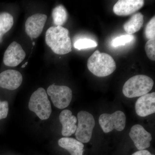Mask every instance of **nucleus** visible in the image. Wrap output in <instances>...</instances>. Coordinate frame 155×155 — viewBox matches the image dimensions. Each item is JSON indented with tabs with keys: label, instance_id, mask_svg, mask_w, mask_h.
Returning a JSON list of instances; mask_svg holds the SVG:
<instances>
[{
	"label": "nucleus",
	"instance_id": "nucleus-14",
	"mask_svg": "<svg viewBox=\"0 0 155 155\" xmlns=\"http://www.w3.org/2000/svg\"><path fill=\"white\" fill-rule=\"evenodd\" d=\"M59 120L62 125V134L64 137H69L75 133L77 126V119L72 115L71 111L65 110L62 111L59 116Z\"/></svg>",
	"mask_w": 155,
	"mask_h": 155
},
{
	"label": "nucleus",
	"instance_id": "nucleus-11",
	"mask_svg": "<svg viewBox=\"0 0 155 155\" xmlns=\"http://www.w3.org/2000/svg\"><path fill=\"white\" fill-rule=\"evenodd\" d=\"M136 113L140 117H146L155 112V93L140 97L135 103Z\"/></svg>",
	"mask_w": 155,
	"mask_h": 155
},
{
	"label": "nucleus",
	"instance_id": "nucleus-18",
	"mask_svg": "<svg viewBox=\"0 0 155 155\" xmlns=\"http://www.w3.org/2000/svg\"><path fill=\"white\" fill-rule=\"evenodd\" d=\"M52 16L53 22L56 26H62L68 19L67 10L62 5H59L53 9Z\"/></svg>",
	"mask_w": 155,
	"mask_h": 155
},
{
	"label": "nucleus",
	"instance_id": "nucleus-17",
	"mask_svg": "<svg viewBox=\"0 0 155 155\" xmlns=\"http://www.w3.org/2000/svg\"><path fill=\"white\" fill-rule=\"evenodd\" d=\"M14 23V18L11 14L6 12L0 13V43L3 35L11 29Z\"/></svg>",
	"mask_w": 155,
	"mask_h": 155
},
{
	"label": "nucleus",
	"instance_id": "nucleus-2",
	"mask_svg": "<svg viewBox=\"0 0 155 155\" xmlns=\"http://www.w3.org/2000/svg\"><path fill=\"white\" fill-rule=\"evenodd\" d=\"M87 68L92 74L99 77L111 75L116 69V64L112 56L97 50L87 60Z\"/></svg>",
	"mask_w": 155,
	"mask_h": 155
},
{
	"label": "nucleus",
	"instance_id": "nucleus-5",
	"mask_svg": "<svg viewBox=\"0 0 155 155\" xmlns=\"http://www.w3.org/2000/svg\"><path fill=\"white\" fill-rule=\"evenodd\" d=\"M78 125L75 131L76 140L82 143H88L91 139L95 125L94 117L86 111H81L77 114Z\"/></svg>",
	"mask_w": 155,
	"mask_h": 155
},
{
	"label": "nucleus",
	"instance_id": "nucleus-22",
	"mask_svg": "<svg viewBox=\"0 0 155 155\" xmlns=\"http://www.w3.org/2000/svg\"><path fill=\"white\" fill-rule=\"evenodd\" d=\"M145 49L147 55L150 60H155V38L149 40L146 43Z\"/></svg>",
	"mask_w": 155,
	"mask_h": 155
},
{
	"label": "nucleus",
	"instance_id": "nucleus-21",
	"mask_svg": "<svg viewBox=\"0 0 155 155\" xmlns=\"http://www.w3.org/2000/svg\"><path fill=\"white\" fill-rule=\"evenodd\" d=\"M145 35L148 40L155 38V16L148 22L145 29Z\"/></svg>",
	"mask_w": 155,
	"mask_h": 155
},
{
	"label": "nucleus",
	"instance_id": "nucleus-10",
	"mask_svg": "<svg viewBox=\"0 0 155 155\" xmlns=\"http://www.w3.org/2000/svg\"><path fill=\"white\" fill-rule=\"evenodd\" d=\"M47 19L46 15L36 14L28 17L25 23V30L31 38H36L41 34Z\"/></svg>",
	"mask_w": 155,
	"mask_h": 155
},
{
	"label": "nucleus",
	"instance_id": "nucleus-3",
	"mask_svg": "<svg viewBox=\"0 0 155 155\" xmlns=\"http://www.w3.org/2000/svg\"><path fill=\"white\" fill-rule=\"evenodd\" d=\"M153 84V81L149 76L143 75H135L125 82L122 92L128 98L141 97L151 91Z\"/></svg>",
	"mask_w": 155,
	"mask_h": 155
},
{
	"label": "nucleus",
	"instance_id": "nucleus-6",
	"mask_svg": "<svg viewBox=\"0 0 155 155\" xmlns=\"http://www.w3.org/2000/svg\"><path fill=\"white\" fill-rule=\"evenodd\" d=\"M99 122L104 133H109L114 129L121 131L125 128L126 116L121 111H116L112 114H104L100 116Z\"/></svg>",
	"mask_w": 155,
	"mask_h": 155
},
{
	"label": "nucleus",
	"instance_id": "nucleus-24",
	"mask_svg": "<svg viewBox=\"0 0 155 155\" xmlns=\"http://www.w3.org/2000/svg\"><path fill=\"white\" fill-rule=\"evenodd\" d=\"M132 155H153L147 150H138L132 154Z\"/></svg>",
	"mask_w": 155,
	"mask_h": 155
},
{
	"label": "nucleus",
	"instance_id": "nucleus-1",
	"mask_svg": "<svg viewBox=\"0 0 155 155\" xmlns=\"http://www.w3.org/2000/svg\"><path fill=\"white\" fill-rule=\"evenodd\" d=\"M45 41L57 54H66L72 51L69 30L63 26H52L49 28L46 32Z\"/></svg>",
	"mask_w": 155,
	"mask_h": 155
},
{
	"label": "nucleus",
	"instance_id": "nucleus-23",
	"mask_svg": "<svg viewBox=\"0 0 155 155\" xmlns=\"http://www.w3.org/2000/svg\"><path fill=\"white\" fill-rule=\"evenodd\" d=\"M8 103L7 101H0V120L5 119L8 113Z\"/></svg>",
	"mask_w": 155,
	"mask_h": 155
},
{
	"label": "nucleus",
	"instance_id": "nucleus-16",
	"mask_svg": "<svg viewBox=\"0 0 155 155\" xmlns=\"http://www.w3.org/2000/svg\"><path fill=\"white\" fill-rule=\"evenodd\" d=\"M143 21V15L141 13H136L125 22L123 28L128 34L132 35L140 30Z\"/></svg>",
	"mask_w": 155,
	"mask_h": 155
},
{
	"label": "nucleus",
	"instance_id": "nucleus-9",
	"mask_svg": "<svg viewBox=\"0 0 155 155\" xmlns=\"http://www.w3.org/2000/svg\"><path fill=\"white\" fill-rule=\"evenodd\" d=\"M129 135L139 150H145L150 146L152 139L151 134L141 125L137 124L132 126Z\"/></svg>",
	"mask_w": 155,
	"mask_h": 155
},
{
	"label": "nucleus",
	"instance_id": "nucleus-13",
	"mask_svg": "<svg viewBox=\"0 0 155 155\" xmlns=\"http://www.w3.org/2000/svg\"><path fill=\"white\" fill-rule=\"evenodd\" d=\"M22 74L17 70L8 69L0 74V87L10 90L17 89L22 83Z\"/></svg>",
	"mask_w": 155,
	"mask_h": 155
},
{
	"label": "nucleus",
	"instance_id": "nucleus-19",
	"mask_svg": "<svg viewBox=\"0 0 155 155\" xmlns=\"http://www.w3.org/2000/svg\"><path fill=\"white\" fill-rule=\"evenodd\" d=\"M97 46V43L96 41L88 38L78 39L74 43V48L78 50L95 48Z\"/></svg>",
	"mask_w": 155,
	"mask_h": 155
},
{
	"label": "nucleus",
	"instance_id": "nucleus-8",
	"mask_svg": "<svg viewBox=\"0 0 155 155\" xmlns=\"http://www.w3.org/2000/svg\"><path fill=\"white\" fill-rule=\"evenodd\" d=\"M26 54L20 44L16 41L11 43L4 54L3 62L8 67H17L25 58Z\"/></svg>",
	"mask_w": 155,
	"mask_h": 155
},
{
	"label": "nucleus",
	"instance_id": "nucleus-25",
	"mask_svg": "<svg viewBox=\"0 0 155 155\" xmlns=\"http://www.w3.org/2000/svg\"><path fill=\"white\" fill-rule=\"evenodd\" d=\"M28 64V62H26V63H25V64H23V65H22V68H25V67H26V65H27V64Z\"/></svg>",
	"mask_w": 155,
	"mask_h": 155
},
{
	"label": "nucleus",
	"instance_id": "nucleus-12",
	"mask_svg": "<svg viewBox=\"0 0 155 155\" xmlns=\"http://www.w3.org/2000/svg\"><path fill=\"white\" fill-rule=\"evenodd\" d=\"M144 3L143 0H120L114 5L113 11L118 16H128L139 10Z\"/></svg>",
	"mask_w": 155,
	"mask_h": 155
},
{
	"label": "nucleus",
	"instance_id": "nucleus-15",
	"mask_svg": "<svg viewBox=\"0 0 155 155\" xmlns=\"http://www.w3.org/2000/svg\"><path fill=\"white\" fill-rule=\"evenodd\" d=\"M61 147L67 150L71 155H83L84 145L81 142L71 137H62L58 141Z\"/></svg>",
	"mask_w": 155,
	"mask_h": 155
},
{
	"label": "nucleus",
	"instance_id": "nucleus-26",
	"mask_svg": "<svg viewBox=\"0 0 155 155\" xmlns=\"http://www.w3.org/2000/svg\"><path fill=\"white\" fill-rule=\"evenodd\" d=\"M32 45H33V46H34L35 45V42H33V43H32Z\"/></svg>",
	"mask_w": 155,
	"mask_h": 155
},
{
	"label": "nucleus",
	"instance_id": "nucleus-20",
	"mask_svg": "<svg viewBox=\"0 0 155 155\" xmlns=\"http://www.w3.org/2000/svg\"><path fill=\"white\" fill-rule=\"evenodd\" d=\"M134 36L132 35H125L117 37L111 42V45L114 47L116 48L125 45L134 39Z\"/></svg>",
	"mask_w": 155,
	"mask_h": 155
},
{
	"label": "nucleus",
	"instance_id": "nucleus-7",
	"mask_svg": "<svg viewBox=\"0 0 155 155\" xmlns=\"http://www.w3.org/2000/svg\"><path fill=\"white\" fill-rule=\"evenodd\" d=\"M48 94L56 107L64 109L69 105L72 100V94L71 89L64 85H50L47 89Z\"/></svg>",
	"mask_w": 155,
	"mask_h": 155
},
{
	"label": "nucleus",
	"instance_id": "nucleus-4",
	"mask_svg": "<svg viewBox=\"0 0 155 155\" xmlns=\"http://www.w3.org/2000/svg\"><path fill=\"white\" fill-rule=\"evenodd\" d=\"M28 108L41 120L49 118L52 112L51 106L44 88L40 87L32 94L28 103Z\"/></svg>",
	"mask_w": 155,
	"mask_h": 155
}]
</instances>
